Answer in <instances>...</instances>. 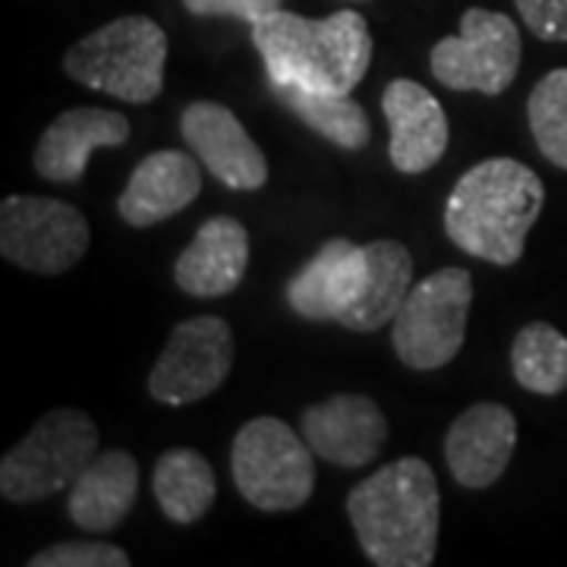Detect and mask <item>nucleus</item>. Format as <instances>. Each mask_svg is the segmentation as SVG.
Here are the masks:
<instances>
[{
	"mask_svg": "<svg viewBox=\"0 0 567 567\" xmlns=\"http://www.w3.org/2000/svg\"><path fill=\"white\" fill-rule=\"evenodd\" d=\"M249 265V234L237 218L215 215L196 230L193 244L181 252L174 265V281L183 293L215 300L227 297L244 284Z\"/></svg>",
	"mask_w": 567,
	"mask_h": 567,
	"instance_id": "a211bd4d",
	"label": "nucleus"
},
{
	"mask_svg": "<svg viewBox=\"0 0 567 567\" xmlns=\"http://www.w3.org/2000/svg\"><path fill=\"white\" fill-rule=\"evenodd\" d=\"M524 44L517 22L498 13L470 7L461 17V35H447L432 48V76L454 92L502 95L517 80Z\"/></svg>",
	"mask_w": 567,
	"mask_h": 567,
	"instance_id": "6e6552de",
	"label": "nucleus"
},
{
	"mask_svg": "<svg viewBox=\"0 0 567 567\" xmlns=\"http://www.w3.org/2000/svg\"><path fill=\"white\" fill-rule=\"evenodd\" d=\"M543 205L546 186L533 167L517 158H486L454 183L445 203V234L466 256L507 268L524 259Z\"/></svg>",
	"mask_w": 567,
	"mask_h": 567,
	"instance_id": "f03ea898",
	"label": "nucleus"
},
{
	"mask_svg": "<svg viewBox=\"0 0 567 567\" xmlns=\"http://www.w3.org/2000/svg\"><path fill=\"white\" fill-rule=\"evenodd\" d=\"M473 306V275L466 268H442L416 281L391 322V344L406 369L432 372L447 365L466 341Z\"/></svg>",
	"mask_w": 567,
	"mask_h": 567,
	"instance_id": "0eeeda50",
	"label": "nucleus"
},
{
	"mask_svg": "<svg viewBox=\"0 0 567 567\" xmlns=\"http://www.w3.org/2000/svg\"><path fill=\"white\" fill-rule=\"evenodd\" d=\"M517 447V416L505 404H473L451 423L445 461L457 486L488 488L505 476Z\"/></svg>",
	"mask_w": 567,
	"mask_h": 567,
	"instance_id": "ddd939ff",
	"label": "nucleus"
},
{
	"mask_svg": "<svg viewBox=\"0 0 567 567\" xmlns=\"http://www.w3.org/2000/svg\"><path fill=\"white\" fill-rule=\"evenodd\" d=\"M181 133L189 152L208 167V174L230 189H262L268 162L256 140L246 133L237 114L218 102H193L183 107Z\"/></svg>",
	"mask_w": 567,
	"mask_h": 567,
	"instance_id": "9b49d317",
	"label": "nucleus"
},
{
	"mask_svg": "<svg viewBox=\"0 0 567 567\" xmlns=\"http://www.w3.org/2000/svg\"><path fill=\"white\" fill-rule=\"evenodd\" d=\"M230 473L237 492L265 514L297 511L316 488L312 447L300 432L275 416H256L237 432Z\"/></svg>",
	"mask_w": 567,
	"mask_h": 567,
	"instance_id": "423d86ee",
	"label": "nucleus"
},
{
	"mask_svg": "<svg viewBox=\"0 0 567 567\" xmlns=\"http://www.w3.org/2000/svg\"><path fill=\"white\" fill-rule=\"evenodd\" d=\"M539 41H567V0H514Z\"/></svg>",
	"mask_w": 567,
	"mask_h": 567,
	"instance_id": "a878e982",
	"label": "nucleus"
},
{
	"mask_svg": "<svg viewBox=\"0 0 567 567\" xmlns=\"http://www.w3.org/2000/svg\"><path fill=\"white\" fill-rule=\"evenodd\" d=\"M268 92L275 102L287 107L297 121L319 133L322 140L334 142L344 152H363L372 140V126L360 104L350 95H331V92H316L303 89L297 82H281L268 76Z\"/></svg>",
	"mask_w": 567,
	"mask_h": 567,
	"instance_id": "412c9836",
	"label": "nucleus"
},
{
	"mask_svg": "<svg viewBox=\"0 0 567 567\" xmlns=\"http://www.w3.org/2000/svg\"><path fill=\"white\" fill-rule=\"evenodd\" d=\"M234 353V331L218 316H193L174 324L148 372V394L164 406L199 404L227 382Z\"/></svg>",
	"mask_w": 567,
	"mask_h": 567,
	"instance_id": "9d476101",
	"label": "nucleus"
},
{
	"mask_svg": "<svg viewBox=\"0 0 567 567\" xmlns=\"http://www.w3.org/2000/svg\"><path fill=\"white\" fill-rule=\"evenodd\" d=\"M152 488H155L164 517L181 527L203 520L205 511L215 505V495H218L215 470L193 447L164 451L155 464Z\"/></svg>",
	"mask_w": 567,
	"mask_h": 567,
	"instance_id": "4be33fe9",
	"label": "nucleus"
},
{
	"mask_svg": "<svg viewBox=\"0 0 567 567\" xmlns=\"http://www.w3.org/2000/svg\"><path fill=\"white\" fill-rule=\"evenodd\" d=\"M252 44L271 80L331 95H350L372 63V32L357 10L324 20L275 10L252 25Z\"/></svg>",
	"mask_w": 567,
	"mask_h": 567,
	"instance_id": "7ed1b4c3",
	"label": "nucleus"
},
{
	"mask_svg": "<svg viewBox=\"0 0 567 567\" xmlns=\"http://www.w3.org/2000/svg\"><path fill=\"white\" fill-rule=\"evenodd\" d=\"M388 432L382 406L365 394H334L306 406L300 416V435L312 454L344 470L372 464L385 447Z\"/></svg>",
	"mask_w": 567,
	"mask_h": 567,
	"instance_id": "f8f14e48",
	"label": "nucleus"
},
{
	"mask_svg": "<svg viewBox=\"0 0 567 567\" xmlns=\"http://www.w3.org/2000/svg\"><path fill=\"white\" fill-rule=\"evenodd\" d=\"M140 492V466L130 451H104L70 486L66 514L85 533H111L130 517Z\"/></svg>",
	"mask_w": 567,
	"mask_h": 567,
	"instance_id": "6ab92c4d",
	"label": "nucleus"
},
{
	"mask_svg": "<svg viewBox=\"0 0 567 567\" xmlns=\"http://www.w3.org/2000/svg\"><path fill=\"white\" fill-rule=\"evenodd\" d=\"M529 133L555 167L567 171V70H551L527 99Z\"/></svg>",
	"mask_w": 567,
	"mask_h": 567,
	"instance_id": "b1692460",
	"label": "nucleus"
},
{
	"mask_svg": "<svg viewBox=\"0 0 567 567\" xmlns=\"http://www.w3.org/2000/svg\"><path fill=\"white\" fill-rule=\"evenodd\" d=\"M29 567H130V555L107 543H58L35 551Z\"/></svg>",
	"mask_w": 567,
	"mask_h": 567,
	"instance_id": "393cba45",
	"label": "nucleus"
},
{
	"mask_svg": "<svg viewBox=\"0 0 567 567\" xmlns=\"http://www.w3.org/2000/svg\"><path fill=\"white\" fill-rule=\"evenodd\" d=\"M203 193L199 162L177 148H162L142 158L117 199V212L130 227H155L189 208Z\"/></svg>",
	"mask_w": 567,
	"mask_h": 567,
	"instance_id": "f3484780",
	"label": "nucleus"
},
{
	"mask_svg": "<svg viewBox=\"0 0 567 567\" xmlns=\"http://www.w3.org/2000/svg\"><path fill=\"white\" fill-rule=\"evenodd\" d=\"M410 287H413V256L404 244L398 240L365 244V278L360 297L341 312L338 324L360 334L385 328L404 306Z\"/></svg>",
	"mask_w": 567,
	"mask_h": 567,
	"instance_id": "aec40b11",
	"label": "nucleus"
},
{
	"mask_svg": "<svg viewBox=\"0 0 567 567\" xmlns=\"http://www.w3.org/2000/svg\"><path fill=\"white\" fill-rule=\"evenodd\" d=\"M511 372L517 385L555 398L567 391V338L548 322H529L511 344Z\"/></svg>",
	"mask_w": 567,
	"mask_h": 567,
	"instance_id": "5701e85b",
	"label": "nucleus"
},
{
	"mask_svg": "<svg viewBox=\"0 0 567 567\" xmlns=\"http://www.w3.org/2000/svg\"><path fill=\"white\" fill-rule=\"evenodd\" d=\"M99 454V425L82 410H51L0 461V495L10 505L51 498L80 480Z\"/></svg>",
	"mask_w": 567,
	"mask_h": 567,
	"instance_id": "39448f33",
	"label": "nucleus"
},
{
	"mask_svg": "<svg viewBox=\"0 0 567 567\" xmlns=\"http://www.w3.org/2000/svg\"><path fill=\"white\" fill-rule=\"evenodd\" d=\"M92 230L76 205L51 196L0 203V256L32 275H63L89 252Z\"/></svg>",
	"mask_w": 567,
	"mask_h": 567,
	"instance_id": "1a4fd4ad",
	"label": "nucleus"
},
{
	"mask_svg": "<svg viewBox=\"0 0 567 567\" xmlns=\"http://www.w3.org/2000/svg\"><path fill=\"white\" fill-rule=\"evenodd\" d=\"M382 111L388 117L391 167L406 177L432 171L447 148V114L442 102L413 80L388 82L382 95Z\"/></svg>",
	"mask_w": 567,
	"mask_h": 567,
	"instance_id": "4468645a",
	"label": "nucleus"
},
{
	"mask_svg": "<svg viewBox=\"0 0 567 567\" xmlns=\"http://www.w3.org/2000/svg\"><path fill=\"white\" fill-rule=\"evenodd\" d=\"M133 133V123L121 111L104 107H73L41 133L32 164L39 177L51 183H80L89 158L99 148L123 145Z\"/></svg>",
	"mask_w": 567,
	"mask_h": 567,
	"instance_id": "dca6fc26",
	"label": "nucleus"
},
{
	"mask_svg": "<svg viewBox=\"0 0 567 567\" xmlns=\"http://www.w3.org/2000/svg\"><path fill=\"white\" fill-rule=\"evenodd\" d=\"M164 63L167 35L148 17L107 22L63 54L70 80L130 104H148L162 95Z\"/></svg>",
	"mask_w": 567,
	"mask_h": 567,
	"instance_id": "20e7f679",
	"label": "nucleus"
},
{
	"mask_svg": "<svg viewBox=\"0 0 567 567\" xmlns=\"http://www.w3.org/2000/svg\"><path fill=\"white\" fill-rule=\"evenodd\" d=\"M365 278V246L331 237L287 281V306L306 322H338L360 297Z\"/></svg>",
	"mask_w": 567,
	"mask_h": 567,
	"instance_id": "2eb2a0df",
	"label": "nucleus"
},
{
	"mask_svg": "<svg viewBox=\"0 0 567 567\" xmlns=\"http://www.w3.org/2000/svg\"><path fill=\"white\" fill-rule=\"evenodd\" d=\"M183 7L193 17H234L256 25L268 13L281 10V0H183Z\"/></svg>",
	"mask_w": 567,
	"mask_h": 567,
	"instance_id": "bb28decb",
	"label": "nucleus"
},
{
	"mask_svg": "<svg viewBox=\"0 0 567 567\" xmlns=\"http://www.w3.org/2000/svg\"><path fill=\"white\" fill-rule=\"evenodd\" d=\"M347 517L363 555L379 567H429L439 548L442 495L423 457L375 470L347 495Z\"/></svg>",
	"mask_w": 567,
	"mask_h": 567,
	"instance_id": "f257e3e1",
	"label": "nucleus"
}]
</instances>
